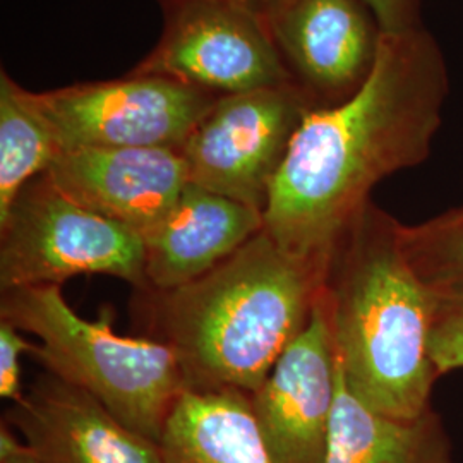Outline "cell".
I'll list each match as a JSON object with an SVG mask.
<instances>
[{
  "label": "cell",
  "instance_id": "6da1fadb",
  "mask_svg": "<svg viewBox=\"0 0 463 463\" xmlns=\"http://www.w3.org/2000/svg\"><path fill=\"white\" fill-rule=\"evenodd\" d=\"M448 91L445 55L424 26L383 34L364 86L311 110L292 139L265 210L279 248L326 275L333 248L373 187L430 156Z\"/></svg>",
  "mask_w": 463,
  "mask_h": 463
},
{
  "label": "cell",
  "instance_id": "7a4b0ae2",
  "mask_svg": "<svg viewBox=\"0 0 463 463\" xmlns=\"http://www.w3.org/2000/svg\"><path fill=\"white\" fill-rule=\"evenodd\" d=\"M323 281L263 229L198 280L141 290L146 336L174 350L187 390L252 395L307 326Z\"/></svg>",
  "mask_w": 463,
  "mask_h": 463
},
{
  "label": "cell",
  "instance_id": "3957f363",
  "mask_svg": "<svg viewBox=\"0 0 463 463\" xmlns=\"http://www.w3.org/2000/svg\"><path fill=\"white\" fill-rule=\"evenodd\" d=\"M400 222L373 201L331 252L323 281L336 363L348 392L380 414L430 409V288L400 242Z\"/></svg>",
  "mask_w": 463,
  "mask_h": 463
},
{
  "label": "cell",
  "instance_id": "277c9868",
  "mask_svg": "<svg viewBox=\"0 0 463 463\" xmlns=\"http://www.w3.org/2000/svg\"><path fill=\"white\" fill-rule=\"evenodd\" d=\"M0 319L38 336L32 357L45 371L97 398L131 430L160 443L166 419L183 397V369L174 350L151 336L118 335L110 307L90 321L59 285L2 290Z\"/></svg>",
  "mask_w": 463,
  "mask_h": 463
},
{
  "label": "cell",
  "instance_id": "5b68a950",
  "mask_svg": "<svg viewBox=\"0 0 463 463\" xmlns=\"http://www.w3.org/2000/svg\"><path fill=\"white\" fill-rule=\"evenodd\" d=\"M81 275H107L146 290L143 237L86 210L43 174L0 220V288L62 287Z\"/></svg>",
  "mask_w": 463,
  "mask_h": 463
},
{
  "label": "cell",
  "instance_id": "8992f818",
  "mask_svg": "<svg viewBox=\"0 0 463 463\" xmlns=\"http://www.w3.org/2000/svg\"><path fill=\"white\" fill-rule=\"evenodd\" d=\"M61 149H183L216 97L162 76L134 74L126 80L72 84L26 91Z\"/></svg>",
  "mask_w": 463,
  "mask_h": 463
},
{
  "label": "cell",
  "instance_id": "52a82bcc",
  "mask_svg": "<svg viewBox=\"0 0 463 463\" xmlns=\"http://www.w3.org/2000/svg\"><path fill=\"white\" fill-rule=\"evenodd\" d=\"M311 110L296 83L220 97L181 149L189 183L265 213L292 139Z\"/></svg>",
  "mask_w": 463,
  "mask_h": 463
},
{
  "label": "cell",
  "instance_id": "ba28073f",
  "mask_svg": "<svg viewBox=\"0 0 463 463\" xmlns=\"http://www.w3.org/2000/svg\"><path fill=\"white\" fill-rule=\"evenodd\" d=\"M134 74L216 97L294 83L269 26L232 0H170L165 32Z\"/></svg>",
  "mask_w": 463,
  "mask_h": 463
},
{
  "label": "cell",
  "instance_id": "9c48e42d",
  "mask_svg": "<svg viewBox=\"0 0 463 463\" xmlns=\"http://www.w3.org/2000/svg\"><path fill=\"white\" fill-rule=\"evenodd\" d=\"M336 384V352L321 288L307 326L249 395L273 463H325Z\"/></svg>",
  "mask_w": 463,
  "mask_h": 463
},
{
  "label": "cell",
  "instance_id": "30bf717a",
  "mask_svg": "<svg viewBox=\"0 0 463 463\" xmlns=\"http://www.w3.org/2000/svg\"><path fill=\"white\" fill-rule=\"evenodd\" d=\"M268 26L292 81L315 110L364 86L384 34L363 0H288Z\"/></svg>",
  "mask_w": 463,
  "mask_h": 463
},
{
  "label": "cell",
  "instance_id": "8fae6325",
  "mask_svg": "<svg viewBox=\"0 0 463 463\" xmlns=\"http://www.w3.org/2000/svg\"><path fill=\"white\" fill-rule=\"evenodd\" d=\"M2 420L42 463H164L160 443L49 371L30 384Z\"/></svg>",
  "mask_w": 463,
  "mask_h": 463
},
{
  "label": "cell",
  "instance_id": "7c38bea8",
  "mask_svg": "<svg viewBox=\"0 0 463 463\" xmlns=\"http://www.w3.org/2000/svg\"><path fill=\"white\" fill-rule=\"evenodd\" d=\"M66 196L145 237L189 184L179 149L74 148L45 172Z\"/></svg>",
  "mask_w": 463,
  "mask_h": 463
},
{
  "label": "cell",
  "instance_id": "4fadbf2b",
  "mask_svg": "<svg viewBox=\"0 0 463 463\" xmlns=\"http://www.w3.org/2000/svg\"><path fill=\"white\" fill-rule=\"evenodd\" d=\"M263 229V212L187 184L168 213L143 237L149 290L168 292L198 280Z\"/></svg>",
  "mask_w": 463,
  "mask_h": 463
},
{
  "label": "cell",
  "instance_id": "5bb4252c",
  "mask_svg": "<svg viewBox=\"0 0 463 463\" xmlns=\"http://www.w3.org/2000/svg\"><path fill=\"white\" fill-rule=\"evenodd\" d=\"M325 463H455V458L447 428L432 407L412 419L380 414L348 392L338 367Z\"/></svg>",
  "mask_w": 463,
  "mask_h": 463
},
{
  "label": "cell",
  "instance_id": "9a60e30c",
  "mask_svg": "<svg viewBox=\"0 0 463 463\" xmlns=\"http://www.w3.org/2000/svg\"><path fill=\"white\" fill-rule=\"evenodd\" d=\"M164 463H273L248 393L184 392L160 438Z\"/></svg>",
  "mask_w": 463,
  "mask_h": 463
},
{
  "label": "cell",
  "instance_id": "2e32d148",
  "mask_svg": "<svg viewBox=\"0 0 463 463\" xmlns=\"http://www.w3.org/2000/svg\"><path fill=\"white\" fill-rule=\"evenodd\" d=\"M26 91L5 71L0 72V220L62 151Z\"/></svg>",
  "mask_w": 463,
  "mask_h": 463
},
{
  "label": "cell",
  "instance_id": "e0dca14e",
  "mask_svg": "<svg viewBox=\"0 0 463 463\" xmlns=\"http://www.w3.org/2000/svg\"><path fill=\"white\" fill-rule=\"evenodd\" d=\"M400 242L426 287L463 283V206L419 225H400Z\"/></svg>",
  "mask_w": 463,
  "mask_h": 463
},
{
  "label": "cell",
  "instance_id": "ac0fdd59",
  "mask_svg": "<svg viewBox=\"0 0 463 463\" xmlns=\"http://www.w3.org/2000/svg\"><path fill=\"white\" fill-rule=\"evenodd\" d=\"M430 363L438 376L463 367V283L430 288Z\"/></svg>",
  "mask_w": 463,
  "mask_h": 463
},
{
  "label": "cell",
  "instance_id": "d6986e66",
  "mask_svg": "<svg viewBox=\"0 0 463 463\" xmlns=\"http://www.w3.org/2000/svg\"><path fill=\"white\" fill-rule=\"evenodd\" d=\"M19 331L13 323L0 319V397L11 403H16L24 395L21 386V357L23 354H32L34 347Z\"/></svg>",
  "mask_w": 463,
  "mask_h": 463
},
{
  "label": "cell",
  "instance_id": "ffe728a7",
  "mask_svg": "<svg viewBox=\"0 0 463 463\" xmlns=\"http://www.w3.org/2000/svg\"><path fill=\"white\" fill-rule=\"evenodd\" d=\"M383 33H405L422 26V0H363Z\"/></svg>",
  "mask_w": 463,
  "mask_h": 463
},
{
  "label": "cell",
  "instance_id": "44dd1931",
  "mask_svg": "<svg viewBox=\"0 0 463 463\" xmlns=\"http://www.w3.org/2000/svg\"><path fill=\"white\" fill-rule=\"evenodd\" d=\"M0 463H42L16 430L4 420L0 426Z\"/></svg>",
  "mask_w": 463,
  "mask_h": 463
},
{
  "label": "cell",
  "instance_id": "7402d4cb",
  "mask_svg": "<svg viewBox=\"0 0 463 463\" xmlns=\"http://www.w3.org/2000/svg\"><path fill=\"white\" fill-rule=\"evenodd\" d=\"M232 2L248 9L249 13L263 19L268 24L271 17L275 16L288 0H232Z\"/></svg>",
  "mask_w": 463,
  "mask_h": 463
}]
</instances>
